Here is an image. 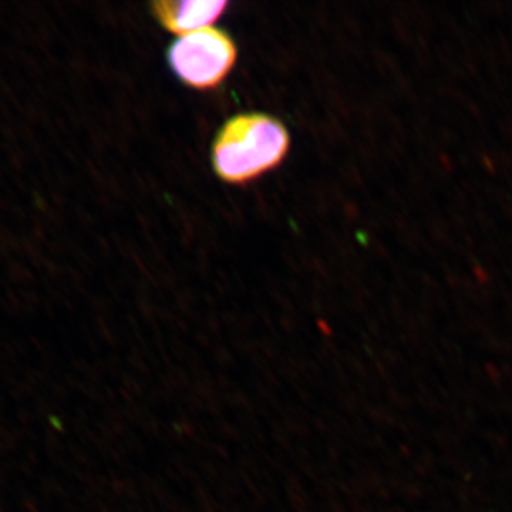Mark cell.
<instances>
[{
    "label": "cell",
    "instance_id": "obj_1",
    "mask_svg": "<svg viewBox=\"0 0 512 512\" xmlns=\"http://www.w3.org/2000/svg\"><path fill=\"white\" fill-rule=\"evenodd\" d=\"M291 147L285 124L268 114L229 119L212 144L215 174L229 184H245L284 163Z\"/></svg>",
    "mask_w": 512,
    "mask_h": 512
},
{
    "label": "cell",
    "instance_id": "obj_2",
    "mask_svg": "<svg viewBox=\"0 0 512 512\" xmlns=\"http://www.w3.org/2000/svg\"><path fill=\"white\" fill-rule=\"evenodd\" d=\"M237 59V45L232 37L215 28L180 36L168 49V63L175 76L197 90L220 86Z\"/></svg>",
    "mask_w": 512,
    "mask_h": 512
},
{
    "label": "cell",
    "instance_id": "obj_3",
    "mask_svg": "<svg viewBox=\"0 0 512 512\" xmlns=\"http://www.w3.org/2000/svg\"><path fill=\"white\" fill-rule=\"evenodd\" d=\"M228 8L227 2H156L151 5L160 25L174 35L211 28Z\"/></svg>",
    "mask_w": 512,
    "mask_h": 512
}]
</instances>
